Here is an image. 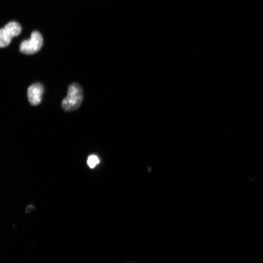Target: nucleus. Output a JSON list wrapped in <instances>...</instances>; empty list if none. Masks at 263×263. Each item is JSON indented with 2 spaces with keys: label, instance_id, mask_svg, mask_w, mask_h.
I'll use <instances>...</instances> for the list:
<instances>
[{
  "label": "nucleus",
  "instance_id": "2",
  "mask_svg": "<svg viewBox=\"0 0 263 263\" xmlns=\"http://www.w3.org/2000/svg\"><path fill=\"white\" fill-rule=\"evenodd\" d=\"M21 31L22 28L18 23L12 22L8 24L0 30V47L8 46L13 38L20 35Z\"/></svg>",
  "mask_w": 263,
  "mask_h": 263
},
{
  "label": "nucleus",
  "instance_id": "3",
  "mask_svg": "<svg viewBox=\"0 0 263 263\" xmlns=\"http://www.w3.org/2000/svg\"><path fill=\"white\" fill-rule=\"evenodd\" d=\"M43 45V39L41 34L37 32H33L29 40L23 41L20 46V50L23 53L31 55L38 52Z\"/></svg>",
  "mask_w": 263,
  "mask_h": 263
},
{
  "label": "nucleus",
  "instance_id": "6",
  "mask_svg": "<svg viewBox=\"0 0 263 263\" xmlns=\"http://www.w3.org/2000/svg\"><path fill=\"white\" fill-rule=\"evenodd\" d=\"M33 210H34V207L33 206H30L27 208L26 212L27 213H30Z\"/></svg>",
  "mask_w": 263,
  "mask_h": 263
},
{
  "label": "nucleus",
  "instance_id": "1",
  "mask_svg": "<svg viewBox=\"0 0 263 263\" xmlns=\"http://www.w3.org/2000/svg\"><path fill=\"white\" fill-rule=\"evenodd\" d=\"M83 99L81 87L76 83H73L68 87L67 95L62 102V108L65 112L75 111L80 107Z\"/></svg>",
  "mask_w": 263,
  "mask_h": 263
},
{
  "label": "nucleus",
  "instance_id": "4",
  "mask_svg": "<svg viewBox=\"0 0 263 263\" xmlns=\"http://www.w3.org/2000/svg\"><path fill=\"white\" fill-rule=\"evenodd\" d=\"M44 92V87L40 83H35L30 86L28 91V98L30 103L33 106L39 105Z\"/></svg>",
  "mask_w": 263,
  "mask_h": 263
},
{
  "label": "nucleus",
  "instance_id": "5",
  "mask_svg": "<svg viewBox=\"0 0 263 263\" xmlns=\"http://www.w3.org/2000/svg\"><path fill=\"white\" fill-rule=\"evenodd\" d=\"M100 163V160L98 157L95 155H92L88 158L87 164L89 167L93 169L95 168Z\"/></svg>",
  "mask_w": 263,
  "mask_h": 263
}]
</instances>
